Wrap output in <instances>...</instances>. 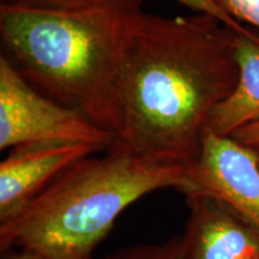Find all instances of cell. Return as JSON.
Returning <instances> with one entry per match:
<instances>
[{"instance_id":"obj_1","label":"cell","mask_w":259,"mask_h":259,"mask_svg":"<svg viewBox=\"0 0 259 259\" xmlns=\"http://www.w3.org/2000/svg\"><path fill=\"white\" fill-rule=\"evenodd\" d=\"M238 35L205 14L142 11L126 41L111 149L184 167L196 161L210 115L238 83Z\"/></svg>"},{"instance_id":"obj_2","label":"cell","mask_w":259,"mask_h":259,"mask_svg":"<svg viewBox=\"0 0 259 259\" xmlns=\"http://www.w3.org/2000/svg\"><path fill=\"white\" fill-rule=\"evenodd\" d=\"M144 0H101L79 10L0 4L5 56L28 82L105 131L120 126L126 41Z\"/></svg>"},{"instance_id":"obj_3","label":"cell","mask_w":259,"mask_h":259,"mask_svg":"<svg viewBox=\"0 0 259 259\" xmlns=\"http://www.w3.org/2000/svg\"><path fill=\"white\" fill-rule=\"evenodd\" d=\"M185 167L109 149L82 158L4 221L0 250L92 259L126 208L161 189L179 190Z\"/></svg>"},{"instance_id":"obj_4","label":"cell","mask_w":259,"mask_h":259,"mask_svg":"<svg viewBox=\"0 0 259 259\" xmlns=\"http://www.w3.org/2000/svg\"><path fill=\"white\" fill-rule=\"evenodd\" d=\"M83 143L108 151L115 136L37 90L0 56V149L32 143Z\"/></svg>"},{"instance_id":"obj_5","label":"cell","mask_w":259,"mask_h":259,"mask_svg":"<svg viewBox=\"0 0 259 259\" xmlns=\"http://www.w3.org/2000/svg\"><path fill=\"white\" fill-rule=\"evenodd\" d=\"M184 196L226 203L259 229V158L254 148L205 130L196 161L185 167Z\"/></svg>"},{"instance_id":"obj_6","label":"cell","mask_w":259,"mask_h":259,"mask_svg":"<svg viewBox=\"0 0 259 259\" xmlns=\"http://www.w3.org/2000/svg\"><path fill=\"white\" fill-rule=\"evenodd\" d=\"M100 153L83 143H32L15 147L0 163V221L30 202L63 171Z\"/></svg>"},{"instance_id":"obj_7","label":"cell","mask_w":259,"mask_h":259,"mask_svg":"<svg viewBox=\"0 0 259 259\" xmlns=\"http://www.w3.org/2000/svg\"><path fill=\"white\" fill-rule=\"evenodd\" d=\"M184 259H259V229L221 200L186 196Z\"/></svg>"},{"instance_id":"obj_8","label":"cell","mask_w":259,"mask_h":259,"mask_svg":"<svg viewBox=\"0 0 259 259\" xmlns=\"http://www.w3.org/2000/svg\"><path fill=\"white\" fill-rule=\"evenodd\" d=\"M239 79L235 89L213 109L206 130L231 137L238 130L259 121V42L244 35L236 38Z\"/></svg>"},{"instance_id":"obj_9","label":"cell","mask_w":259,"mask_h":259,"mask_svg":"<svg viewBox=\"0 0 259 259\" xmlns=\"http://www.w3.org/2000/svg\"><path fill=\"white\" fill-rule=\"evenodd\" d=\"M107 259H184L183 236H176L163 244L122 248L108 255Z\"/></svg>"},{"instance_id":"obj_10","label":"cell","mask_w":259,"mask_h":259,"mask_svg":"<svg viewBox=\"0 0 259 259\" xmlns=\"http://www.w3.org/2000/svg\"><path fill=\"white\" fill-rule=\"evenodd\" d=\"M227 16L259 34V0H212Z\"/></svg>"},{"instance_id":"obj_11","label":"cell","mask_w":259,"mask_h":259,"mask_svg":"<svg viewBox=\"0 0 259 259\" xmlns=\"http://www.w3.org/2000/svg\"><path fill=\"white\" fill-rule=\"evenodd\" d=\"M177 2L187 6V8L192 10L196 14H205L212 16V17L218 18L219 21H221L222 23H225L227 27L233 29V30L238 32V34L253 38V40L259 42L258 32L251 30V29L246 28L244 25L239 24L238 22L234 21V19L229 17V16H227L225 12L212 2V0H177Z\"/></svg>"},{"instance_id":"obj_12","label":"cell","mask_w":259,"mask_h":259,"mask_svg":"<svg viewBox=\"0 0 259 259\" xmlns=\"http://www.w3.org/2000/svg\"><path fill=\"white\" fill-rule=\"evenodd\" d=\"M101 0H3L8 4L48 10H79L100 3Z\"/></svg>"},{"instance_id":"obj_13","label":"cell","mask_w":259,"mask_h":259,"mask_svg":"<svg viewBox=\"0 0 259 259\" xmlns=\"http://www.w3.org/2000/svg\"><path fill=\"white\" fill-rule=\"evenodd\" d=\"M231 137L234 138L235 141L240 142L246 147L259 148V121H255L253 124L238 130Z\"/></svg>"},{"instance_id":"obj_14","label":"cell","mask_w":259,"mask_h":259,"mask_svg":"<svg viewBox=\"0 0 259 259\" xmlns=\"http://www.w3.org/2000/svg\"><path fill=\"white\" fill-rule=\"evenodd\" d=\"M2 259H51L35 252L27 250H5L2 251Z\"/></svg>"},{"instance_id":"obj_15","label":"cell","mask_w":259,"mask_h":259,"mask_svg":"<svg viewBox=\"0 0 259 259\" xmlns=\"http://www.w3.org/2000/svg\"><path fill=\"white\" fill-rule=\"evenodd\" d=\"M255 151H257V155H258V158H259V148H254Z\"/></svg>"}]
</instances>
